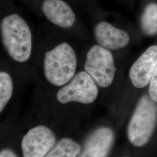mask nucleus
Listing matches in <instances>:
<instances>
[{
	"label": "nucleus",
	"mask_w": 157,
	"mask_h": 157,
	"mask_svg": "<svg viewBox=\"0 0 157 157\" xmlns=\"http://www.w3.org/2000/svg\"><path fill=\"white\" fill-rule=\"evenodd\" d=\"M2 45L13 62L25 63L33 50V34L28 22L17 13L4 17L0 22Z\"/></svg>",
	"instance_id": "f257e3e1"
},
{
	"label": "nucleus",
	"mask_w": 157,
	"mask_h": 157,
	"mask_svg": "<svg viewBox=\"0 0 157 157\" xmlns=\"http://www.w3.org/2000/svg\"><path fill=\"white\" fill-rule=\"evenodd\" d=\"M78 66L76 50L68 42L62 41L45 51L42 59L41 71L48 83L61 87L75 76L78 72Z\"/></svg>",
	"instance_id": "f03ea898"
},
{
	"label": "nucleus",
	"mask_w": 157,
	"mask_h": 157,
	"mask_svg": "<svg viewBox=\"0 0 157 157\" xmlns=\"http://www.w3.org/2000/svg\"><path fill=\"white\" fill-rule=\"evenodd\" d=\"M157 124V103L149 94L142 95L137 101L130 118L127 136L136 147L147 144L154 133Z\"/></svg>",
	"instance_id": "7ed1b4c3"
},
{
	"label": "nucleus",
	"mask_w": 157,
	"mask_h": 157,
	"mask_svg": "<svg viewBox=\"0 0 157 157\" xmlns=\"http://www.w3.org/2000/svg\"><path fill=\"white\" fill-rule=\"evenodd\" d=\"M83 70L98 87H108L113 83L117 72L112 52L97 44L91 45L85 55Z\"/></svg>",
	"instance_id": "20e7f679"
},
{
	"label": "nucleus",
	"mask_w": 157,
	"mask_h": 157,
	"mask_svg": "<svg viewBox=\"0 0 157 157\" xmlns=\"http://www.w3.org/2000/svg\"><path fill=\"white\" fill-rule=\"evenodd\" d=\"M98 87L90 75L82 69L67 84L60 87L56 93V100L62 104L69 102L90 104L98 95Z\"/></svg>",
	"instance_id": "39448f33"
},
{
	"label": "nucleus",
	"mask_w": 157,
	"mask_h": 157,
	"mask_svg": "<svg viewBox=\"0 0 157 157\" xmlns=\"http://www.w3.org/2000/svg\"><path fill=\"white\" fill-rule=\"evenodd\" d=\"M56 143V136L50 129L44 125L36 126L23 137V157H45Z\"/></svg>",
	"instance_id": "423d86ee"
},
{
	"label": "nucleus",
	"mask_w": 157,
	"mask_h": 157,
	"mask_svg": "<svg viewBox=\"0 0 157 157\" xmlns=\"http://www.w3.org/2000/svg\"><path fill=\"white\" fill-rule=\"evenodd\" d=\"M157 67V45L150 46L139 56L130 68V80L135 87L144 88Z\"/></svg>",
	"instance_id": "0eeeda50"
},
{
	"label": "nucleus",
	"mask_w": 157,
	"mask_h": 157,
	"mask_svg": "<svg viewBox=\"0 0 157 157\" xmlns=\"http://www.w3.org/2000/svg\"><path fill=\"white\" fill-rule=\"evenodd\" d=\"M93 36L97 44L108 50L125 48L130 41L129 33L106 21L97 23L93 28Z\"/></svg>",
	"instance_id": "6e6552de"
},
{
	"label": "nucleus",
	"mask_w": 157,
	"mask_h": 157,
	"mask_svg": "<svg viewBox=\"0 0 157 157\" xmlns=\"http://www.w3.org/2000/svg\"><path fill=\"white\" fill-rule=\"evenodd\" d=\"M41 10L47 19L58 28L70 29L76 22L75 12L63 0H44Z\"/></svg>",
	"instance_id": "1a4fd4ad"
},
{
	"label": "nucleus",
	"mask_w": 157,
	"mask_h": 157,
	"mask_svg": "<svg viewBox=\"0 0 157 157\" xmlns=\"http://www.w3.org/2000/svg\"><path fill=\"white\" fill-rule=\"evenodd\" d=\"M114 140L112 129L106 126L100 127L88 136L79 157H107Z\"/></svg>",
	"instance_id": "9d476101"
},
{
	"label": "nucleus",
	"mask_w": 157,
	"mask_h": 157,
	"mask_svg": "<svg viewBox=\"0 0 157 157\" xmlns=\"http://www.w3.org/2000/svg\"><path fill=\"white\" fill-rule=\"evenodd\" d=\"M141 32L147 36L157 34V4L151 2L144 8L140 17Z\"/></svg>",
	"instance_id": "9b49d317"
},
{
	"label": "nucleus",
	"mask_w": 157,
	"mask_h": 157,
	"mask_svg": "<svg viewBox=\"0 0 157 157\" xmlns=\"http://www.w3.org/2000/svg\"><path fill=\"white\" fill-rule=\"evenodd\" d=\"M80 150V146L78 143L70 138H63L45 157H77Z\"/></svg>",
	"instance_id": "f8f14e48"
},
{
	"label": "nucleus",
	"mask_w": 157,
	"mask_h": 157,
	"mask_svg": "<svg viewBox=\"0 0 157 157\" xmlns=\"http://www.w3.org/2000/svg\"><path fill=\"white\" fill-rule=\"evenodd\" d=\"M13 91V81L8 71H0V112H2L10 101Z\"/></svg>",
	"instance_id": "ddd939ff"
},
{
	"label": "nucleus",
	"mask_w": 157,
	"mask_h": 157,
	"mask_svg": "<svg viewBox=\"0 0 157 157\" xmlns=\"http://www.w3.org/2000/svg\"><path fill=\"white\" fill-rule=\"evenodd\" d=\"M148 94L157 103V67L152 76L149 83Z\"/></svg>",
	"instance_id": "4468645a"
},
{
	"label": "nucleus",
	"mask_w": 157,
	"mask_h": 157,
	"mask_svg": "<svg viewBox=\"0 0 157 157\" xmlns=\"http://www.w3.org/2000/svg\"><path fill=\"white\" fill-rule=\"evenodd\" d=\"M0 157H17L15 152L11 149L5 148L0 152Z\"/></svg>",
	"instance_id": "2eb2a0df"
}]
</instances>
